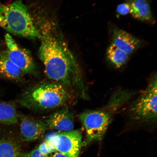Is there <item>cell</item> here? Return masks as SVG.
<instances>
[{"label":"cell","mask_w":157,"mask_h":157,"mask_svg":"<svg viewBox=\"0 0 157 157\" xmlns=\"http://www.w3.org/2000/svg\"><path fill=\"white\" fill-rule=\"evenodd\" d=\"M40 34L38 55L47 77L78 97L89 100L81 69L63 39L50 30Z\"/></svg>","instance_id":"cell-1"},{"label":"cell","mask_w":157,"mask_h":157,"mask_svg":"<svg viewBox=\"0 0 157 157\" xmlns=\"http://www.w3.org/2000/svg\"><path fill=\"white\" fill-rule=\"evenodd\" d=\"M72 94L61 84L44 83L35 86L23 94L19 101L21 106L34 111L62 106L72 99Z\"/></svg>","instance_id":"cell-2"},{"label":"cell","mask_w":157,"mask_h":157,"mask_svg":"<svg viewBox=\"0 0 157 157\" xmlns=\"http://www.w3.org/2000/svg\"><path fill=\"white\" fill-rule=\"evenodd\" d=\"M0 27L11 34L29 39L40 38L28 8L21 0L0 5Z\"/></svg>","instance_id":"cell-3"},{"label":"cell","mask_w":157,"mask_h":157,"mask_svg":"<svg viewBox=\"0 0 157 157\" xmlns=\"http://www.w3.org/2000/svg\"><path fill=\"white\" fill-rule=\"evenodd\" d=\"M157 82L155 74L146 89L129 107V115L135 122L143 124L156 122Z\"/></svg>","instance_id":"cell-4"},{"label":"cell","mask_w":157,"mask_h":157,"mask_svg":"<svg viewBox=\"0 0 157 157\" xmlns=\"http://www.w3.org/2000/svg\"><path fill=\"white\" fill-rule=\"evenodd\" d=\"M79 118L86 130L87 143L102 140L112 121L110 115L102 110L84 111Z\"/></svg>","instance_id":"cell-5"},{"label":"cell","mask_w":157,"mask_h":157,"mask_svg":"<svg viewBox=\"0 0 157 157\" xmlns=\"http://www.w3.org/2000/svg\"><path fill=\"white\" fill-rule=\"evenodd\" d=\"M82 134L79 130L50 133L45 141L56 151L67 157H78L81 148Z\"/></svg>","instance_id":"cell-6"},{"label":"cell","mask_w":157,"mask_h":157,"mask_svg":"<svg viewBox=\"0 0 157 157\" xmlns=\"http://www.w3.org/2000/svg\"><path fill=\"white\" fill-rule=\"evenodd\" d=\"M5 41L7 56L25 74H33L36 70L34 60L28 50L19 46L10 35L6 34Z\"/></svg>","instance_id":"cell-7"},{"label":"cell","mask_w":157,"mask_h":157,"mask_svg":"<svg viewBox=\"0 0 157 157\" xmlns=\"http://www.w3.org/2000/svg\"><path fill=\"white\" fill-rule=\"evenodd\" d=\"M21 120L20 137L24 142H33L42 137L47 130L43 120L35 119L23 114L18 115Z\"/></svg>","instance_id":"cell-8"},{"label":"cell","mask_w":157,"mask_h":157,"mask_svg":"<svg viewBox=\"0 0 157 157\" xmlns=\"http://www.w3.org/2000/svg\"><path fill=\"white\" fill-rule=\"evenodd\" d=\"M75 117L68 107H64L58 110L43 119L47 129L60 131L74 130Z\"/></svg>","instance_id":"cell-9"},{"label":"cell","mask_w":157,"mask_h":157,"mask_svg":"<svg viewBox=\"0 0 157 157\" xmlns=\"http://www.w3.org/2000/svg\"><path fill=\"white\" fill-rule=\"evenodd\" d=\"M113 44L128 55L133 53L142 46L140 39L127 31L115 29L113 34Z\"/></svg>","instance_id":"cell-10"},{"label":"cell","mask_w":157,"mask_h":157,"mask_svg":"<svg viewBox=\"0 0 157 157\" xmlns=\"http://www.w3.org/2000/svg\"><path fill=\"white\" fill-rule=\"evenodd\" d=\"M125 1L130 6V13L134 18L144 22L154 23L148 0H125Z\"/></svg>","instance_id":"cell-11"},{"label":"cell","mask_w":157,"mask_h":157,"mask_svg":"<svg viewBox=\"0 0 157 157\" xmlns=\"http://www.w3.org/2000/svg\"><path fill=\"white\" fill-rule=\"evenodd\" d=\"M25 74L20 68L11 61L6 51L0 52V75L7 79L19 81Z\"/></svg>","instance_id":"cell-12"},{"label":"cell","mask_w":157,"mask_h":157,"mask_svg":"<svg viewBox=\"0 0 157 157\" xmlns=\"http://www.w3.org/2000/svg\"><path fill=\"white\" fill-rule=\"evenodd\" d=\"M19 145L12 137L0 133V157H21Z\"/></svg>","instance_id":"cell-13"},{"label":"cell","mask_w":157,"mask_h":157,"mask_svg":"<svg viewBox=\"0 0 157 157\" xmlns=\"http://www.w3.org/2000/svg\"><path fill=\"white\" fill-rule=\"evenodd\" d=\"M19 117L14 103L0 101V124L12 125L18 122Z\"/></svg>","instance_id":"cell-14"},{"label":"cell","mask_w":157,"mask_h":157,"mask_svg":"<svg viewBox=\"0 0 157 157\" xmlns=\"http://www.w3.org/2000/svg\"><path fill=\"white\" fill-rule=\"evenodd\" d=\"M108 60L117 68H120L125 64L129 59V56L113 44L109 45L107 50Z\"/></svg>","instance_id":"cell-15"},{"label":"cell","mask_w":157,"mask_h":157,"mask_svg":"<svg viewBox=\"0 0 157 157\" xmlns=\"http://www.w3.org/2000/svg\"><path fill=\"white\" fill-rule=\"evenodd\" d=\"M117 12L121 15H125L130 13L131 8L128 3L125 2L121 3L117 6Z\"/></svg>","instance_id":"cell-16"},{"label":"cell","mask_w":157,"mask_h":157,"mask_svg":"<svg viewBox=\"0 0 157 157\" xmlns=\"http://www.w3.org/2000/svg\"><path fill=\"white\" fill-rule=\"evenodd\" d=\"M39 150L43 154L45 155H48L56 151V150L52 146L49 145L46 141L41 143L38 147Z\"/></svg>","instance_id":"cell-17"},{"label":"cell","mask_w":157,"mask_h":157,"mask_svg":"<svg viewBox=\"0 0 157 157\" xmlns=\"http://www.w3.org/2000/svg\"><path fill=\"white\" fill-rule=\"evenodd\" d=\"M21 156L25 157H50L48 155H45L39 150L38 147L35 148L31 152L25 154H21Z\"/></svg>","instance_id":"cell-18"},{"label":"cell","mask_w":157,"mask_h":157,"mask_svg":"<svg viewBox=\"0 0 157 157\" xmlns=\"http://www.w3.org/2000/svg\"><path fill=\"white\" fill-rule=\"evenodd\" d=\"M50 157H67L65 155L63 154L58 152H56L54 153V154L52 155Z\"/></svg>","instance_id":"cell-19"}]
</instances>
